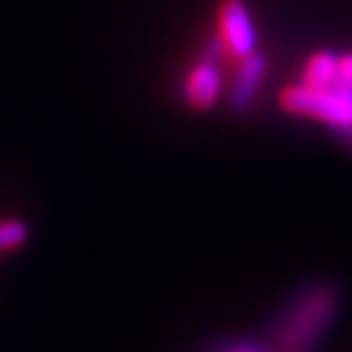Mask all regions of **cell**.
Returning <instances> with one entry per match:
<instances>
[{"label":"cell","mask_w":352,"mask_h":352,"mask_svg":"<svg viewBox=\"0 0 352 352\" xmlns=\"http://www.w3.org/2000/svg\"><path fill=\"white\" fill-rule=\"evenodd\" d=\"M343 309V288L339 281L309 279L288 295L272 316L267 352H316Z\"/></svg>","instance_id":"cell-1"},{"label":"cell","mask_w":352,"mask_h":352,"mask_svg":"<svg viewBox=\"0 0 352 352\" xmlns=\"http://www.w3.org/2000/svg\"><path fill=\"white\" fill-rule=\"evenodd\" d=\"M281 110L295 117H309L325 124L334 133L341 146L352 151V80L341 74L329 85H307L295 82L281 89Z\"/></svg>","instance_id":"cell-2"},{"label":"cell","mask_w":352,"mask_h":352,"mask_svg":"<svg viewBox=\"0 0 352 352\" xmlns=\"http://www.w3.org/2000/svg\"><path fill=\"white\" fill-rule=\"evenodd\" d=\"M217 16L224 51L238 60L256 51V25L243 0H224Z\"/></svg>","instance_id":"cell-3"},{"label":"cell","mask_w":352,"mask_h":352,"mask_svg":"<svg viewBox=\"0 0 352 352\" xmlns=\"http://www.w3.org/2000/svg\"><path fill=\"white\" fill-rule=\"evenodd\" d=\"M267 74V58L263 53H250L245 58L238 60V69H236V78L231 82L229 89V110L234 115H248L250 108L256 101L258 87Z\"/></svg>","instance_id":"cell-4"},{"label":"cell","mask_w":352,"mask_h":352,"mask_svg":"<svg viewBox=\"0 0 352 352\" xmlns=\"http://www.w3.org/2000/svg\"><path fill=\"white\" fill-rule=\"evenodd\" d=\"M222 94V74L215 60L201 58L183 82V98L192 110H210Z\"/></svg>","instance_id":"cell-5"},{"label":"cell","mask_w":352,"mask_h":352,"mask_svg":"<svg viewBox=\"0 0 352 352\" xmlns=\"http://www.w3.org/2000/svg\"><path fill=\"white\" fill-rule=\"evenodd\" d=\"M336 78H341V55L334 51H316L302 67V82L307 85H329Z\"/></svg>","instance_id":"cell-6"},{"label":"cell","mask_w":352,"mask_h":352,"mask_svg":"<svg viewBox=\"0 0 352 352\" xmlns=\"http://www.w3.org/2000/svg\"><path fill=\"white\" fill-rule=\"evenodd\" d=\"M28 241V227L21 220L0 222V252L21 248Z\"/></svg>","instance_id":"cell-7"},{"label":"cell","mask_w":352,"mask_h":352,"mask_svg":"<svg viewBox=\"0 0 352 352\" xmlns=\"http://www.w3.org/2000/svg\"><path fill=\"white\" fill-rule=\"evenodd\" d=\"M220 352H267L263 348V343H254V341H238L234 343V346L224 348Z\"/></svg>","instance_id":"cell-8"},{"label":"cell","mask_w":352,"mask_h":352,"mask_svg":"<svg viewBox=\"0 0 352 352\" xmlns=\"http://www.w3.org/2000/svg\"><path fill=\"white\" fill-rule=\"evenodd\" d=\"M341 74L346 76L348 80H352V53L341 55Z\"/></svg>","instance_id":"cell-9"}]
</instances>
